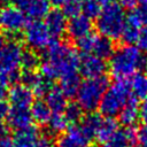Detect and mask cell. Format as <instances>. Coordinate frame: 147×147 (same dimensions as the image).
<instances>
[{
	"label": "cell",
	"mask_w": 147,
	"mask_h": 147,
	"mask_svg": "<svg viewBox=\"0 0 147 147\" xmlns=\"http://www.w3.org/2000/svg\"><path fill=\"white\" fill-rule=\"evenodd\" d=\"M47 59L40 63V75L53 80L78 74L79 55L75 48L67 42L55 40L47 48Z\"/></svg>",
	"instance_id": "6da1fadb"
},
{
	"label": "cell",
	"mask_w": 147,
	"mask_h": 147,
	"mask_svg": "<svg viewBox=\"0 0 147 147\" xmlns=\"http://www.w3.org/2000/svg\"><path fill=\"white\" fill-rule=\"evenodd\" d=\"M145 64L146 60L141 49L130 44L116 48L109 59L110 74L117 80L133 76Z\"/></svg>",
	"instance_id": "7a4b0ae2"
},
{
	"label": "cell",
	"mask_w": 147,
	"mask_h": 147,
	"mask_svg": "<svg viewBox=\"0 0 147 147\" xmlns=\"http://www.w3.org/2000/svg\"><path fill=\"white\" fill-rule=\"evenodd\" d=\"M125 11L119 3H110L101 9L96 17V29L101 36L111 40L119 39L125 23Z\"/></svg>",
	"instance_id": "3957f363"
},
{
	"label": "cell",
	"mask_w": 147,
	"mask_h": 147,
	"mask_svg": "<svg viewBox=\"0 0 147 147\" xmlns=\"http://www.w3.org/2000/svg\"><path fill=\"white\" fill-rule=\"evenodd\" d=\"M131 96L132 95L129 83L125 82V79L116 80L111 86L107 88L100 101V105L98 107L100 114L109 118L118 116V114Z\"/></svg>",
	"instance_id": "277c9868"
},
{
	"label": "cell",
	"mask_w": 147,
	"mask_h": 147,
	"mask_svg": "<svg viewBox=\"0 0 147 147\" xmlns=\"http://www.w3.org/2000/svg\"><path fill=\"white\" fill-rule=\"evenodd\" d=\"M108 87L109 80L105 76L96 78H86L80 83L77 91V103L83 110L92 113L99 107L100 101Z\"/></svg>",
	"instance_id": "5b68a950"
},
{
	"label": "cell",
	"mask_w": 147,
	"mask_h": 147,
	"mask_svg": "<svg viewBox=\"0 0 147 147\" xmlns=\"http://www.w3.org/2000/svg\"><path fill=\"white\" fill-rule=\"evenodd\" d=\"M28 17L22 9L14 6H5L0 8V26L6 32L9 40H20L23 38L21 31L25 29Z\"/></svg>",
	"instance_id": "8992f818"
},
{
	"label": "cell",
	"mask_w": 147,
	"mask_h": 147,
	"mask_svg": "<svg viewBox=\"0 0 147 147\" xmlns=\"http://www.w3.org/2000/svg\"><path fill=\"white\" fill-rule=\"evenodd\" d=\"M23 39L33 51L47 49L56 39L52 37L47 26L41 21H32L28 23L23 33Z\"/></svg>",
	"instance_id": "52a82bcc"
},
{
	"label": "cell",
	"mask_w": 147,
	"mask_h": 147,
	"mask_svg": "<svg viewBox=\"0 0 147 147\" xmlns=\"http://www.w3.org/2000/svg\"><path fill=\"white\" fill-rule=\"evenodd\" d=\"M23 48L20 40H9L0 49V65L9 71L17 70L21 65Z\"/></svg>",
	"instance_id": "ba28073f"
},
{
	"label": "cell",
	"mask_w": 147,
	"mask_h": 147,
	"mask_svg": "<svg viewBox=\"0 0 147 147\" xmlns=\"http://www.w3.org/2000/svg\"><path fill=\"white\" fill-rule=\"evenodd\" d=\"M107 64L103 59L92 54H83L79 60V71L86 78H96L105 76Z\"/></svg>",
	"instance_id": "9c48e42d"
},
{
	"label": "cell",
	"mask_w": 147,
	"mask_h": 147,
	"mask_svg": "<svg viewBox=\"0 0 147 147\" xmlns=\"http://www.w3.org/2000/svg\"><path fill=\"white\" fill-rule=\"evenodd\" d=\"M142 25H144V21L141 18L140 11L139 10L130 11L129 15H126V17H125V23H124V28H123L121 38L126 44L133 45L134 42L138 41Z\"/></svg>",
	"instance_id": "30bf717a"
},
{
	"label": "cell",
	"mask_w": 147,
	"mask_h": 147,
	"mask_svg": "<svg viewBox=\"0 0 147 147\" xmlns=\"http://www.w3.org/2000/svg\"><path fill=\"white\" fill-rule=\"evenodd\" d=\"M138 141L137 131L133 126L118 129L108 140L101 144V147H131Z\"/></svg>",
	"instance_id": "8fae6325"
},
{
	"label": "cell",
	"mask_w": 147,
	"mask_h": 147,
	"mask_svg": "<svg viewBox=\"0 0 147 147\" xmlns=\"http://www.w3.org/2000/svg\"><path fill=\"white\" fill-rule=\"evenodd\" d=\"M67 20L65 15L63 14L62 10L59 9H52L48 11L45 18V25L47 26L49 33L54 39L61 38L65 32H67Z\"/></svg>",
	"instance_id": "7c38bea8"
},
{
	"label": "cell",
	"mask_w": 147,
	"mask_h": 147,
	"mask_svg": "<svg viewBox=\"0 0 147 147\" xmlns=\"http://www.w3.org/2000/svg\"><path fill=\"white\" fill-rule=\"evenodd\" d=\"M90 142L79 126H71L59 138L57 147H88Z\"/></svg>",
	"instance_id": "4fadbf2b"
},
{
	"label": "cell",
	"mask_w": 147,
	"mask_h": 147,
	"mask_svg": "<svg viewBox=\"0 0 147 147\" xmlns=\"http://www.w3.org/2000/svg\"><path fill=\"white\" fill-rule=\"evenodd\" d=\"M91 31H92V21L88 17L80 14L75 17H71L67 24V32L69 37L75 40L88 36Z\"/></svg>",
	"instance_id": "5bb4252c"
},
{
	"label": "cell",
	"mask_w": 147,
	"mask_h": 147,
	"mask_svg": "<svg viewBox=\"0 0 147 147\" xmlns=\"http://www.w3.org/2000/svg\"><path fill=\"white\" fill-rule=\"evenodd\" d=\"M8 98L13 107L29 108L33 103V92L25 85H14L9 93Z\"/></svg>",
	"instance_id": "9a60e30c"
},
{
	"label": "cell",
	"mask_w": 147,
	"mask_h": 147,
	"mask_svg": "<svg viewBox=\"0 0 147 147\" xmlns=\"http://www.w3.org/2000/svg\"><path fill=\"white\" fill-rule=\"evenodd\" d=\"M6 118H7L8 125L15 129L16 131L29 127L31 126V123H32V116L29 108L13 107L11 109H9Z\"/></svg>",
	"instance_id": "2e32d148"
},
{
	"label": "cell",
	"mask_w": 147,
	"mask_h": 147,
	"mask_svg": "<svg viewBox=\"0 0 147 147\" xmlns=\"http://www.w3.org/2000/svg\"><path fill=\"white\" fill-rule=\"evenodd\" d=\"M118 117H119V122L126 127L133 126L137 123V121L140 118V111L136 98L133 96L130 98V100L125 103V106L118 114Z\"/></svg>",
	"instance_id": "e0dca14e"
},
{
	"label": "cell",
	"mask_w": 147,
	"mask_h": 147,
	"mask_svg": "<svg viewBox=\"0 0 147 147\" xmlns=\"http://www.w3.org/2000/svg\"><path fill=\"white\" fill-rule=\"evenodd\" d=\"M114 51H115V47L111 39L105 36H96V34L93 36V44L91 49L92 54L106 60V59H110Z\"/></svg>",
	"instance_id": "ac0fdd59"
},
{
	"label": "cell",
	"mask_w": 147,
	"mask_h": 147,
	"mask_svg": "<svg viewBox=\"0 0 147 147\" xmlns=\"http://www.w3.org/2000/svg\"><path fill=\"white\" fill-rule=\"evenodd\" d=\"M39 138L38 131L33 126L17 130L14 134L13 142L15 147H33Z\"/></svg>",
	"instance_id": "d6986e66"
},
{
	"label": "cell",
	"mask_w": 147,
	"mask_h": 147,
	"mask_svg": "<svg viewBox=\"0 0 147 147\" xmlns=\"http://www.w3.org/2000/svg\"><path fill=\"white\" fill-rule=\"evenodd\" d=\"M102 119L103 118L101 117V115L95 114V113H90L83 118L82 125L79 127L90 141H92L93 139L96 138V133L102 123Z\"/></svg>",
	"instance_id": "ffe728a7"
},
{
	"label": "cell",
	"mask_w": 147,
	"mask_h": 147,
	"mask_svg": "<svg viewBox=\"0 0 147 147\" xmlns=\"http://www.w3.org/2000/svg\"><path fill=\"white\" fill-rule=\"evenodd\" d=\"M46 103L52 113H63L68 105L67 96L60 87H52L46 94Z\"/></svg>",
	"instance_id": "44dd1931"
},
{
	"label": "cell",
	"mask_w": 147,
	"mask_h": 147,
	"mask_svg": "<svg viewBox=\"0 0 147 147\" xmlns=\"http://www.w3.org/2000/svg\"><path fill=\"white\" fill-rule=\"evenodd\" d=\"M49 7V0H29L24 10L26 11L28 16L31 17L33 21H40L48 14Z\"/></svg>",
	"instance_id": "7402d4cb"
},
{
	"label": "cell",
	"mask_w": 147,
	"mask_h": 147,
	"mask_svg": "<svg viewBox=\"0 0 147 147\" xmlns=\"http://www.w3.org/2000/svg\"><path fill=\"white\" fill-rule=\"evenodd\" d=\"M130 91L133 98L136 99H146L147 98V75L137 72L131 76L129 82Z\"/></svg>",
	"instance_id": "603a6c76"
},
{
	"label": "cell",
	"mask_w": 147,
	"mask_h": 147,
	"mask_svg": "<svg viewBox=\"0 0 147 147\" xmlns=\"http://www.w3.org/2000/svg\"><path fill=\"white\" fill-rule=\"evenodd\" d=\"M30 111H31L32 121H34L39 125H46L52 116V111L47 106L46 101H41V100L33 102Z\"/></svg>",
	"instance_id": "cb8c5ba5"
},
{
	"label": "cell",
	"mask_w": 147,
	"mask_h": 147,
	"mask_svg": "<svg viewBox=\"0 0 147 147\" xmlns=\"http://www.w3.org/2000/svg\"><path fill=\"white\" fill-rule=\"evenodd\" d=\"M118 130V125L117 122L114 118H109L106 117L102 119V123L99 127V131L96 133V140L101 144H103L106 140H108L116 131Z\"/></svg>",
	"instance_id": "d4e9b609"
},
{
	"label": "cell",
	"mask_w": 147,
	"mask_h": 147,
	"mask_svg": "<svg viewBox=\"0 0 147 147\" xmlns=\"http://www.w3.org/2000/svg\"><path fill=\"white\" fill-rule=\"evenodd\" d=\"M60 82H61L60 88L63 91V93L65 94L67 98L75 96L77 94V91H78L79 85L82 83L80 79H79L78 74L71 75V76H68V77H64V78H61Z\"/></svg>",
	"instance_id": "484cf974"
},
{
	"label": "cell",
	"mask_w": 147,
	"mask_h": 147,
	"mask_svg": "<svg viewBox=\"0 0 147 147\" xmlns=\"http://www.w3.org/2000/svg\"><path fill=\"white\" fill-rule=\"evenodd\" d=\"M21 65L25 71H34V69L40 65V57L31 48L23 49L21 57Z\"/></svg>",
	"instance_id": "4316f807"
},
{
	"label": "cell",
	"mask_w": 147,
	"mask_h": 147,
	"mask_svg": "<svg viewBox=\"0 0 147 147\" xmlns=\"http://www.w3.org/2000/svg\"><path fill=\"white\" fill-rule=\"evenodd\" d=\"M47 124L53 133H63L69 126V122L63 113H52Z\"/></svg>",
	"instance_id": "83f0119b"
},
{
	"label": "cell",
	"mask_w": 147,
	"mask_h": 147,
	"mask_svg": "<svg viewBox=\"0 0 147 147\" xmlns=\"http://www.w3.org/2000/svg\"><path fill=\"white\" fill-rule=\"evenodd\" d=\"M101 11V6L95 0H83L82 13L84 16L91 18H96Z\"/></svg>",
	"instance_id": "f1b7e54d"
},
{
	"label": "cell",
	"mask_w": 147,
	"mask_h": 147,
	"mask_svg": "<svg viewBox=\"0 0 147 147\" xmlns=\"http://www.w3.org/2000/svg\"><path fill=\"white\" fill-rule=\"evenodd\" d=\"M63 114L69 123H77L83 116V109L78 103H68Z\"/></svg>",
	"instance_id": "f546056e"
},
{
	"label": "cell",
	"mask_w": 147,
	"mask_h": 147,
	"mask_svg": "<svg viewBox=\"0 0 147 147\" xmlns=\"http://www.w3.org/2000/svg\"><path fill=\"white\" fill-rule=\"evenodd\" d=\"M82 3L83 0H65L64 3L62 5L63 7V14L65 16L75 17L82 13Z\"/></svg>",
	"instance_id": "4dcf8cb0"
},
{
	"label": "cell",
	"mask_w": 147,
	"mask_h": 147,
	"mask_svg": "<svg viewBox=\"0 0 147 147\" xmlns=\"http://www.w3.org/2000/svg\"><path fill=\"white\" fill-rule=\"evenodd\" d=\"M52 87H53L52 86V80H49V79H47V78H45L44 76L40 75L37 83L33 85V87L31 90H32L33 94H36L38 96H44L52 90Z\"/></svg>",
	"instance_id": "1f68e13d"
},
{
	"label": "cell",
	"mask_w": 147,
	"mask_h": 147,
	"mask_svg": "<svg viewBox=\"0 0 147 147\" xmlns=\"http://www.w3.org/2000/svg\"><path fill=\"white\" fill-rule=\"evenodd\" d=\"M21 78V74L18 70L9 71L5 69L2 65H0V84L7 85V84H14Z\"/></svg>",
	"instance_id": "d6a6232c"
},
{
	"label": "cell",
	"mask_w": 147,
	"mask_h": 147,
	"mask_svg": "<svg viewBox=\"0 0 147 147\" xmlns=\"http://www.w3.org/2000/svg\"><path fill=\"white\" fill-rule=\"evenodd\" d=\"M39 74H36L34 71H23L22 74H21V80H22V83H23V85H25V86H28L29 88H32L33 87V85L37 83V80H38V78H39Z\"/></svg>",
	"instance_id": "836d02e7"
},
{
	"label": "cell",
	"mask_w": 147,
	"mask_h": 147,
	"mask_svg": "<svg viewBox=\"0 0 147 147\" xmlns=\"http://www.w3.org/2000/svg\"><path fill=\"white\" fill-rule=\"evenodd\" d=\"M137 42H138L139 48H140L141 51H146V52H147V26H145V28L141 29Z\"/></svg>",
	"instance_id": "e575fe53"
},
{
	"label": "cell",
	"mask_w": 147,
	"mask_h": 147,
	"mask_svg": "<svg viewBox=\"0 0 147 147\" xmlns=\"http://www.w3.org/2000/svg\"><path fill=\"white\" fill-rule=\"evenodd\" d=\"M137 137L140 145H147V125L146 124H144V126H141L137 131Z\"/></svg>",
	"instance_id": "d590c367"
},
{
	"label": "cell",
	"mask_w": 147,
	"mask_h": 147,
	"mask_svg": "<svg viewBox=\"0 0 147 147\" xmlns=\"http://www.w3.org/2000/svg\"><path fill=\"white\" fill-rule=\"evenodd\" d=\"M33 147H53V146H52L51 139H49L48 137L42 136V137H39V138H38L37 142L34 144Z\"/></svg>",
	"instance_id": "8d00e7d4"
},
{
	"label": "cell",
	"mask_w": 147,
	"mask_h": 147,
	"mask_svg": "<svg viewBox=\"0 0 147 147\" xmlns=\"http://www.w3.org/2000/svg\"><path fill=\"white\" fill-rule=\"evenodd\" d=\"M139 111H140V118H141V121L147 125V98L144 99L141 106L139 107Z\"/></svg>",
	"instance_id": "74e56055"
},
{
	"label": "cell",
	"mask_w": 147,
	"mask_h": 147,
	"mask_svg": "<svg viewBox=\"0 0 147 147\" xmlns=\"http://www.w3.org/2000/svg\"><path fill=\"white\" fill-rule=\"evenodd\" d=\"M8 111H9L8 103H7L3 99H1V100H0V121H2L3 118L7 117Z\"/></svg>",
	"instance_id": "f35d334b"
},
{
	"label": "cell",
	"mask_w": 147,
	"mask_h": 147,
	"mask_svg": "<svg viewBox=\"0 0 147 147\" xmlns=\"http://www.w3.org/2000/svg\"><path fill=\"white\" fill-rule=\"evenodd\" d=\"M29 0H7V2L16 8H20V9H24L26 3H28Z\"/></svg>",
	"instance_id": "ab89813d"
},
{
	"label": "cell",
	"mask_w": 147,
	"mask_h": 147,
	"mask_svg": "<svg viewBox=\"0 0 147 147\" xmlns=\"http://www.w3.org/2000/svg\"><path fill=\"white\" fill-rule=\"evenodd\" d=\"M137 3V0H121V6L125 9H133Z\"/></svg>",
	"instance_id": "60d3db41"
},
{
	"label": "cell",
	"mask_w": 147,
	"mask_h": 147,
	"mask_svg": "<svg viewBox=\"0 0 147 147\" xmlns=\"http://www.w3.org/2000/svg\"><path fill=\"white\" fill-rule=\"evenodd\" d=\"M0 147H15V145L13 142V139H9L8 137H6L0 140Z\"/></svg>",
	"instance_id": "b9f144b4"
},
{
	"label": "cell",
	"mask_w": 147,
	"mask_h": 147,
	"mask_svg": "<svg viewBox=\"0 0 147 147\" xmlns=\"http://www.w3.org/2000/svg\"><path fill=\"white\" fill-rule=\"evenodd\" d=\"M7 134H8V127H7V125L0 121V140L3 139V138H6Z\"/></svg>",
	"instance_id": "7bdbcfd3"
},
{
	"label": "cell",
	"mask_w": 147,
	"mask_h": 147,
	"mask_svg": "<svg viewBox=\"0 0 147 147\" xmlns=\"http://www.w3.org/2000/svg\"><path fill=\"white\" fill-rule=\"evenodd\" d=\"M139 11H140L141 18L144 21V24H147V8H141Z\"/></svg>",
	"instance_id": "ee69618b"
},
{
	"label": "cell",
	"mask_w": 147,
	"mask_h": 147,
	"mask_svg": "<svg viewBox=\"0 0 147 147\" xmlns=\"http://www.w3.org/2000/svg\"><path fill=\"white\" fill-rule=\"evenodd\" d=\"M100 6H108L110 3H114L116 0H95Z\"/></svg>",
	"instance_id": "f6af8a7d"
},
{
	"label": "cell",
	"mask_w": 147,
	"mask_h": 147,
	"mask_svg": "<svg viewBox=\"0 0 147 147\" xmlns=\"http://www.w3.org/2000/svg\"><path fill=\"white\" fill-rule=\"evenodd\" d=\"M64 1H65V0H49L51 5H53L54 7H60V6H62V5L64 3Z\"/></svg>",
	"instance_id": "bcb514c9"
},
{
	"label": "cell",
	"mask_w": 147,
	"mask_h": 147,
	"mask_svg": "<svg viewBox=\"0 0 147 147\" xmlns=\"http://www.w3.org/2000/svg\"><path fill=\"white\" fill-rule=\"evenodd\" d=\"M6 93H7V91H6V85H3V84H0V100L5 98Z\"/></svg>",
	"instance_id": "7dc6e473"
},
{
	"label": "cell",
	"mask_w": 147,
	"mask_h": 147,
	"mask_svg": "<svg viewBox=\"0 0 147 147\" xmlns=\"http://www.w3.org/2000/svg\"><path fill=\"white\" fill-rule=\"evenodd\" d=\"M6 41V37H5V34L2 33V32H0V49L3 47V45L6 44L5 42Z\"/></svg>",
	"instance_id": "c3c4849f"
},
{
	"label": "cell",
	"mask_w": 147,
	"mask_h": 147,
	"mask_svg": "<svg viewBox=\"0 0 147 147\" xmlns=\"http://www.w3.org/2000/svg\"><path fill=\"white\" fill-rule=\"evenodd\" d=\"M137 3H139L141 8H147V0H137Z\"/></svg>",
	"instance_id": "681fc988"
},
{
	"label": "cell",
	"mask_w": 147,
	"mask_h": 147,
	"mask_svg": "<svg viewBox=\"0 0 147 147\" xmlns=\"http://www.w3.org/2000/svg\"><path fill=\"white\" fill-rule=\"evenodd\" d=\"M7 3H8V2H7V0H0V8L5 7Z\"/></svg>",
	"instance_id": "f907efd6"
},
{
	"label": "cell",
	"mask_w": 147,
	"mask_h": 147,
	"mask_svg": "<svg viewBox=\"0 0 147 147\" xmlns=\"http://www.w3.org/2000/svg\"><path fill=\"white\" fill-rule=\"evenodd\" d=\"M139 147H147V145H140Z\"/></svg>",
	"instance_id": "816d5d0a"
},
{
	"label": "cell",
	"mask_w": 147,
	"mask_h": 147,
	"mask_svg": "<svg viewBox=\"0 0 147 147\" xmlns=\"http://www.w3.org/2000/svg\"><path fill=\"white\" fill-rule=\"evenodd\" d=\"M145 67H146V70H147V61H146V64H145Z\"/></svg>",
	"instance_id": "f5cc1de1"
}]
</instances>
